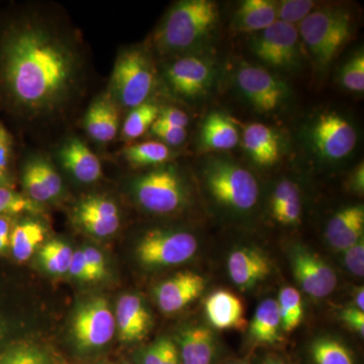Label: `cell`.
<instances>
[{
  "label": "cell",
  "mask_w": 364,
  "mask_h": 364,
  "mask_svg": "<svg viewBox=\"0 0 364 364\" xmlns=\"http://www.w3.org/2000/svg\"><path fill=\"white\" fill-rule=\"evenodd\" d=\"M219 18L217 4L208 0H186L172 7L156 36L165 51L189 49L212 32Z\"/></svg>",
  "instance_id": "obj_2"
},
{
  "label": "cell",
  "mask_w": 364,
  "mask_h": 364,
  "mask_svg": "<svg viewBox=\"0 0 364 364\" xmlns=\"http://www.w3.org/2000/svg\"><path fill=\"white\" fill-rule=\"evenodd\" d=\"M124 158L136 166L159 165L168 161L171 152L168 146L161 142H145L132 145L124 151Z\"/></svg>",
  "instance_id": "obj_30"
},
{
  "label": "cell",
  "mask_w": 364,
  "mask_h": 364,
  "mask_svg": "<svg viewBox=\"0 0 364 364\" xmlns=\"http://www.w3.org/2000/svg\"><path fill=\"white\" fill-rule=\"evenodd\" d=\"M75 52L49 28L38 23L16 28L0 51V79L14 104L32 112L59 107L77 74Z\"/></svg>",
  "instance_id": "obj_1"
},
{
  "label": "cell",
  "mask_w": 364,
  "mask_h": 364,
  "mask_svg": "<svg viewBox=\"0 0 364 364\" xmlns=\"http://www.w3.org/2000/svg\"><path fill=\"white\" fill-rule=\"evenodd\" d=\"M277 304L282 318V331L293 332L304 318V303L301 293L293 287H284L280 291Z\"/></svg>",
  "instance_id": "obj_28"
},
{
  "label": "cell",
  "mask_w": 364,
  "mask_h": 364,
  "mask_svg": "<svg viewBox=\"0 0 364 364\" xmlns=\"http://www.w3.org/2000/svg\"><path fill=\"white\" fill-rule=\"evenodd\" d=\"M344 263L347 269L356 275L363 277L364 275V242L363 239L354 244L353 246L344 250Z\"/></svg>",
  "instance_id": "obj_41"
},
{
  "label": "cell",
  "mask_w": 364,
  "mask_h": 364,
  "mask_svg": "<svg viewBox=\"0 0 364 364\" xmlns=\"http://www.w3.org/2000/svg\"><path fill=\"white\" fill-rule=\"evenodd\" d=\"M163 364H181V356H179L178 348L172 340H170L167 346L166 354H165Z\"/></svg>",
  "instance_id": "obj_49"
},
{
  "label": "cell",
  "mask_w": 364,
  "mask_h": 364,
  "mask_svg": "<svg viewBox=\"0 0 364 364\" xmlns=\"http://www.w3.org/2000/svg\"><path fill=\"white\" fill-rule=\"evenodd\" d=\"M73 335L78 346L93 349L109 343L116 331V318L105 299H95L79 309L73 320Z\"/></svg>",
  "instance_id": "obj_10"
},
{
  "label": "cell",
  "mask_w": 364,
  "mask_h": 364,
  "mask_svg": "<svg viewBox=\"0 0 364 364\" xmlns=\"http://www.w3.org/2000/svg\"><path fill=\"white\" fill-rule=\"evenodd\" d=\"M13 138L6 127L0 123V188H11Z\"/></svg>",
  "instance_id": "obj_37"
},
{
  "label": "cell",
  "mask_w": 364,
  "mask_h": 364,
  "mask_svg": "<svg viewBox=\"0 0 364 364\" xmlns=\"http://www.w3.org/2000/svg\"><path fill=\"white\" fill-rule=\"evenodd\" d=\"M158 121L171 124V126L178 127V128L186 129L189 123L188 114L181 111L177 107H167L160 109Z\"/></svg>",
  "instance_id": "obj_46"
},
{
  "label": "cell",
  "mask_w": 364,
  "mask_h": 364,
  "mask_svg": "<svg viewBox=\"0 0 364 364\" xmlns=\"http://www.w3.org/2000/svg\"><path fill=\"white\" fill-rule=\"evenodd\" d=\"M0 364H46L44 354L32 347L11 349L0 358Z\"/></svg>",
  "instance_id": "obj_38"
},
{
  "label": "cell",
  "mask_w": 364,
  "mask_h": 364,
  "mask_svg": "<svg viewBox=\"0 0 364 364\" xmlns=\"http://www.w3.org/2000/svg\"><path fill=\"white\" fill-rule=\"evenodd\" d=\"M310 354L314 364H355L350 349L331 336H321L314 340Z\"/></svg>",
  "instance_id": "obj_27"
},
{
  "label": "cell",
  "mask_w": 364,
  "mask_h": 364,
  "mask_svg": "<svg viewBox=\"0 0 364 364\" xmlns=\"http://www.w3.org/2000/svg\"><path fill=\"white\" fill-rule=\"evenodd\" d=\"M212 79V65L198 57L178 59L167 69V80L182 97H198L207 90Z\"/></svg>",
  "instance_id": "obj_14"
},
{
  "label": "cell",
  "mask_w": 364,
  "mask_h": 364,
  "mask_svg": "<svg viewBox=\"0 0 364 364\" xmlns=\"http://www.w3.org/2000/svg\"><path fill=\"white\" fill-rule=\"evenodd\" d=\"M151 131L162 141L163 144L170 146L181 145L188 136L186 129L171 126L158 119L151 127Z\"/></svg>",
  "instance_id": "obj_40"
},
{
  "label": "cell",
  "mask_w": 364,
  "mask_h": 364,
  "mask_svg": "<svg viewBox=\"0 0 364 364\" xmlns=\"http://www.w3.org/2000/svg\"><path fill=\"white\" fill-rule=\"evenodd\" d=\"M11 222L9 217L0 215V253H4L9 248L11 240Z\"/></svg>",
  "instance_id": "obj_47"
},
{
  "label": "cell",
  "mask_w": 364,
  "mask_h": 364,
  "mask_svg": "<svg viewBox=\"0 0 364 364\" xmlns=\"http://www.w3.org/2000/svg\"><path fill=\"white\" fill-rule=\"evenodd\" d=\"M227 267L230 279L243 291L257 286L272 273L270 260L255 248L236 249L228 257Z\"/></svg>",
  "instance_id": "obj_15"
},
{
  "label": "cell",
  "mask_w": 364,
  "mask_h": 364,
  "mask_svg": "<svg viewBox=\"0 0 364 364\" xmlns=\"http://www.w3.org/2000/svg\"><path fill=\"white\" fill-rule=\"evenodd\" d=\"M277 21V2L246 0L237 11L236 25L242 32H262Z\"/></svg>",
  "instance_id": "obj_25"
},
{
  "label": "cell",
  "mask_w": 364,
  "mask_h": 364,
  "mask_svg": "<svg viewBox=\"0 0 364 364\" xmlns=\"http://www.w3.org/2000/svg\"><path fill=\"white\" fill-rule=\"evenodd\" d=\"M251 48L261 61L275 68L291 70L299 64V31L291 23L275 21L253 38Z\"/></svg>",
  "instance_id": "obj_8"
},
{
  "label": "cell",
  "mask_w": 364,
  "mask_h": 364,
  "mask_svg": "<svg viewBox=\"0 0 364 364\" xmlns=\"http://www.w3.org/2000/svg\"><path fill=\"white\" fill-rule=\"evenodd\" d=\"M40 205L28 196L16 193L11 188H0V215L23 214L39 212Z\"/></svg>",
  "instance_id": "obj_33"
},
{
  "label": "cell",
  "mask_w": 364,
  "mask_h": 364,
  "mask_svg": "<svg viewBox=\"0 0 364 364\" xmlns=\"http://www.w3.org/2000/svg\"><path fill=\"white\" fill-rule=\"evenodd\" d=\"M198 239L186 231L152 230L144 235L136 247V256L144 267H176L193 257Z\"/></svg>",
  "instance_id": "obj_6"
},
{
  "label": "cell",
  "mask_w": 364,
  "mask_h": 364,
  "mask_svg": "<svg viewBox=\"0 0 364 364\" xmlns=\"http://www.w3.org/2000/svg\"><path fill=\"white\" fill-rule=\"evenodd\" d=\"M200 141L208 149L230 150L239 142L236 127L222 112H213L203 124Z\"/></svg>",
  "instance_id": "obj_24"
},
{
  "label": "cell",
  "mask_w": 364,
  "mask_h": 364,
  "mask_svg": "<svg viewBox=\"0 0 364 364\" xmlns=\"http://www.w3.org/2000/svg\"><path fill=\"white\" fill-rule=\"evenodd\" d=\"M60 160L65 169L82 183H92L102 176L100 159L79 139H71L61 148Z\"/></svg>",
  "instance_id": "obj_20"
},
{
  "label": "cell",
  "mask_w": 364,
  "mask_h": 364,
  "mask_svg": "<svg viewBox=\"0 0 364 364\" xmlns=\"http://www.w3.org/2000/svg\"><path fill=\"white\" fill-rule=\"evenodd\" d=\"M364 208L351 205L342 208L328 223L325 236L333 248L344 251L363 239Z\"/></svg>",
  "instance_id": "obj_19"
},
{
  "label": "cell",
  "mask_w": 364,
  "mask_h": 364,
  "mask_svg": "<svg viewBox=\"0 0 364 364\" xmlns=\"http://www.w3.org/2000/svg\"><path fill=\"white\" fill-rule=\"evenodd\" d=\"M136 200L155 214H170L183 207L186 188L181 177L172 168L153 170L136 181Z\"/></svg>",
  "instance_id": "obj_7"
},
{
  "label": "cell",
  "mask_w": 364,
  "mask_h": 364,
  "mask_svg": "<svg viewBox=\"0 0 364 364\" xmlns=\"http://www.w3.org/2000/svg\"><path fill=\"white\" fill-rule=\"evenodd\" d=\"M151 324V314L140 296L124 294L119 299L117 306L116 325L122 341L136 342L145 338Z\"/></svg>",
  "instance_id": "obj_18"
},
{
  "label": "cell",
  "mask_w": 364,
  "mask_h": 364,
  "mask_svg": "<svg viewBox=\"0 0 364 364\" xmlns=\"http://www.w3.org/2000/svg\"><path fill=\"white\" fill-rule=\"evenodd\" d=\"M236 79L242 93L261 112L274 111L286 97L284 83L260 67L242 66Z\"/></svg>",
  "instance_id": "obj_12"
},
{
  "label": "cell",
  "mask_w": 364,
  "mask_h": 364,
  "mask_svg": "<svg viewBox=\"0 0 364 364\" xmlns=\"http://www.w3.org/2000/svg\"><path fill=\"white\" fill-rule=\"evenodd\" d=\"M315 6V2L311 0H284L277 2V21L294 26V23L305 20Z\"/></svg>",
  "instance_id": "obj_34"
},
{
  "label": "cell",
  "mask_w": 364,
  "mask_h": 364,
  "mask_svg": "<svg viewBox=\"0 0 364 364\" xmlns=\"http://www.w3.org/2000/svg\"><path fill=\"white\" fill-rule=\"evenodd\" d=\"M154 83V68L142 50H127L117 57L112 88L119 104L132 109L144 104Z\"/></svg>",
  "instance_id": "obj_5"
},
{
  "label": "cell",
  "mask_w": 364,
  "mask_h": 364,
  "mask_svg": "<svg viewBox=\"0 0 364 364\" xmlns=\"http://www.w3.org/2000/svg\"><path fill=\"white\" fill-rule=\"evenodd\" d=\"M262 364H287L284 361H282V359L277 358H268L265 359L264 363Z\"/></svg>",
  "instance_id": "obj_51"
},
{
  "label": "cell",
  "mask_w": 364,
  "mask_h": 364,
  "mask_svg": "<svg viewBox=\"0 0 364 364\" xmlns=\"http://www.w3.org/2000/svg\"><path fill=\"white\" fill-rule=\"evenodd\" d=\"M298 31L318 65L326 67L350 38L351 16L344 9L323 7L301 21Z\"/></svg>",
  "instance_id": "obj_3"
},
{
  "label": "cell",
  "mask_w": 364,
  "mask_h": 364,
  "mask_svg": "<svg viewBox=\"0 0 364 364\" xmlns=\"http://www.w3.org/2000/svg\"><path fill=\"white\" fill-rule=\"evenodd\" d=\"M289 262L299 286L312 298L324 299L336 289V272L310 249L293 246L289 251Z\"/></svg>",
  "instance_id": "obj_9"
},
{
  "label": "cell",
  "mask_w": 364,
  "mask_h": 364,
  "mask_svg": "<svg viewBox=\"0 0 364 364\" xmlns=\"http://www.w3.org/2000/svg\"><path fill=\"white\" fill-rule=\"evenodd\" d=\"M73 251L61 241H50L40 251V260L48 272L64 274L70 267Z\"/></svg>",
  "instance_id": "obj_31"
},
{
  "label": "cell",
  "mask_w": 364,
  "mask_h": 364,
  "mask_svg": "<svg viewBox=\"0 0 364 364\" xmlns=\"http://www.w3.org/2000/svg\"><path fill=\"white\" fill-rule=\"evenodd\" d=\"M340 318L349 329L358 333L359 336H364V313L355 306L346 308L340 313Z\"/></svg>",
  "instance_id": "obj_44"
},
{
  "label": "cell",
  "mask_w": 364,
  "mask_h": 364,
  "mask_svg": "<svg viewBox=\"0 0 364 364\" xmlns=\"http://www.w3.org/2000/svg\"><path fill=\"white\" fill-rule=\"evenodd\" d=\"M119 126V111L112 98H98L86 112L85 130L97 142H111L117 136Z\"/></svg>",
  "instance_id": "obj_22"
},
{
  "label": "cell",
  "mask_w": 364,
  "mask_h": 364,
  "mask_svg": "<svg viewBox=\"0 0 364 364\" xmlns=\"http://www.w3.org/2000/svg\"><path fill=\"white\" fill-rule=\"evenodd\" d=\"M282 318L277 301L272 299H264L254 313L249 335L256 343L275 344L282 341Z\"/></svg>",
  "instance_id": "obj_23"
},
{
  "label": "cell",
  "mask_w": 364,
  "mask_h": 364,
  "mask_svg": "<svg viewBox=\"0 0 364 364\" xmlns=\"http://www.w3.org/2000/svg\"><path fill=\"white\" fill-rule=\"evenodd\" d=\"M227 364H248L247 361H243V360H235V361H230V363H228Z\"/></svg>",
  "instance_id": "obj_52"
},
{
  "label": "cell",
  "mask_w": 364,
  "mask_h": 364,
  "mask_svg": "<svg viewBox=\"0 0 364 364\" xmlns=\"http://www.w3.org/2000/svg\"><path fill=\"white\" fill-rule=\"evenodd\" d=\"M205 181L215 200L232 210L246 212L257 203V181L250 171L236 163L212 160L205 167Z\"/></svg>",
  "instance_id": "obj_4"
},
{
  "label": "cell",
  "mask_w": 364,
  "mask_h": 364,
  "mask_svg": "<svg viewBox=\"0 0 364 364\" xmlns=\"http://www.w3.org/2000/svg\"><path fill=\"white\" fill-rule=\"evenodd\" d=\"M355 299H354V304H355V308L360 310L361 312L364 311V289L363 287H358V291L355 293Z\"/></svg>",
  "instance_id": "obj_50"
},
{
  "label": "cell",
  "mask_w": 364,
  "mask_h": 364,
  "mask_svg": "<svg viewBox=\"0 0 364 364\" xmlns=\"http://www.w3.org/2000/svg\"><path fill=\"white\" fill-rule=\"evenodd\" d=\"M177 343L182 364L215 363L218 342L210 328L203 325L186 326L177 335Z\"/></svg>",
  "instance_id": "obj_17"
},
{
  "label": "cell",
  "mask_w": 364,
  "mask_h": 364,
  "mask_svg": "<svg viewBox=\"0 0 364 364\" xmlns=\"http://www.w3.org/2000/svg\"><path fill=\"white\" fill-rule=\"evenodd\" d=\"M207 279L193 272L176 273L155 287L157 305L165 314H173L186 308L203 293Z\"/></svg>",
  "instance_id": "obj_13"
},
{
  "label": "cell",
  "mask_w": 364,
  "mask_h": 364,
  "mask_svg": "<svg viewBox=\"0 0 364 364\" xmlns=\"http://www.w3.org/2000/svg\"><path fill=\"white\" fill-rule=\"evenodd\" d=\"M45 233L44 227L38 222L26 221L14 227L9 240L14 257L20 262L30 259L44 241Z\"/></svg>",
  "instance_id": "obj_26"
},
{
  "label": "cell",
  "mask_w": 364,
  "mask_h": 364,
  "mask_svg": "<svg viewBox=\"0 0 364 364\" xmlns=\"http://www.w3.org/2000/svg\"><path fill=\"white\" fill-rule=\"evenodd\" d=\"M159 112V107L152 102H144L132 109L124 123L123 138L132 141L143 136L156 122Z\"/></svg>",
  "instance_id": "obj_29"
},
{
  "label": "cell",
  "mask_w": 364,
  "mask_h": 364,
  "mask_svg": "<svg viewBox=\"0 0 364 364\" xmlns=\"http://www.w3.org/2000/svg\"><path fill=\"white\" fill-rule=\"evenodd\" d=\"M33 162H35L36 168L38 170L41 179L44 182L52 198H57L63 188V183H62V179L58 172L49 162L45 161V160L36 159L33 160Z\"/></svg>",
  "instance_id": "obj_39"
},
{
  "label": "cell",
  "mask_w": 364,
  "mask_h": 364,
  "mask_svg": "<svg viewBox=\"0 0 364 364\" xmlns=\"http://www.w3.org/2000/svg\"><path fill=\"white\" fill-rule=\"evenodd\" d=\"M243 146L251 159L260 166H272L279 160V136L267 124H248L243 133Z\"/></svg>",
  "instance_id": "obj_21"
},
{
  "label": "cell",
  "mask_w": 364,
  "mask_h": 364,
  "mask_svg": "<svg viewBox=\"0 0 364 364\" xmlns=\"http://www.w3.org/2000/svg\"><path fill=\"white\" fill-rule=\"evenodd\" d=\"M170 340L171 339L167 338V337H162L154 343L151 344L144 351L142 364H163Z\"/></svg>",
  "instance_id": "obj_42"
},
{
  "label": "cell",
  "mask_w": 364,
  "mask_h": 364,
  "mask_svg": "<svg viewBox=\"0 0 364 364\" xmlns=\"http://www.w3.org/2000/svg\"><path fill=\"white\" fill-rule=\"evenodd\" d=\"M82 253L86 264L90 267L95 280L102 279L107 269H105V258L102 252L95 247H87L82 250Z\"/></svg>",
  "instance_id": "obj_43"
},
{
  "label": "cell",
  "mask_w": 364,
  "mask_h": 364,
  "mask_svg": "<svg viewBox=\"0 0 364 364\" xmlns=\"http://www.w3.org/2000/svg\"><path fill=\"white\" fill-rule=\"evenodd\" d=\"M349 186L350 189L354 193H358V195L363 193L364 191V167L363 162L359 164L353 172L351 173L350 179H349Z\"/></svg>",
  "instance_id": "obj_48"
},
{
  "label": "cell",
  "mask_w": 364,
  "mask_h": 364,
  "mask_svg": "<svg viewBox=\"0 0 364 364\" xmlns=\"http://www.w3.org/2000/svg\"><path fill=\"white\" fill-rule=\"evenodd\" d=\"M23 182L26 193H28V198H30L33 202L40 205L41 203L49 202L53 200L44 182L38 173L33 160L26 165L25 170H23Z\"/></svg>",
  "instance_id": "obj_36"
},
{
  "label": "cell",
  "mask_w": 364,
  "mask_h": 364,
  "mask_svg": "<svg viewBox=\"0 0 364 364\" xmlns=\"http://www.w3.org/2000/svg\"><path fill=\"white\" fill-rule=\"evenodd\" d=\"M208 323L218 330H244L247 327L245 306L237 294L227 289H218L205 301Z\"/></svg>",
  "instance_id": "obj_16"
},
{
  "label": "cell",
  "mask_w": 364,
  "mask_h": 364,
  "mask_svg": "<svg viewBox=\"0 0 364 364\" xmlns=\"http://www.w3.org/2000/svg\"><path fill=\"white\" fill-rule=\"evenodd\" d=\"M76 223L83 228L85 231L93 236L109 237L116 233L119 227V218L107 219L102 215L86 212L75 208L74 213Z\"/></svg>",
  "instance_id": "obj_32"
},
{
  "label": "cell",
  "mask_w": 364,
  "mask_h": 364,
  "mask_svg": "<svg viewBox=\"0 0 364 364\" xmlns=\"http://www.w3.org/2000/svg\"><path fill=\"white\" fill-rule=\"evenodd\" d=\"M68 272L70 273L72 277L82 280V282H93V280H95L90 267L86 264L82 251H76L73 253Z\"/></svg>",
  "instance_id": "obj_45"
},
{
  "label": "cell",
  "mask_w": 364,
  "mask_h": 364,
  "mask_svg": "<svg viewBox=\"0 0 364 364\" xmlns=\"http://www.w3.org/2000/svg\"><path fill=\"white\" fill-rule=\"evenodd\" d=\"M342 85L346 90L354 92H363L364 90V55L359 53L349 60L341 69L340 74Z\"/></svg>",
  "instance_id": "obj_35"
},
{
  "label": "cell",
  "mask_w": 364,
  "mask_h": 364,
  "mask_svg": "<svg viewBox=\"0 0 364 364\" xmlns=\"http://www.w3.org/2000/svg\"><path fill=\"white\" fill-rule=\"evenodd\" d=\"M312 138L321 155L332 160L346 157L358 143L354 127L337 112H325L318 117L313 127Z\"/></svg>",
  "instance_id": "obj_11"
}]
</instances>
